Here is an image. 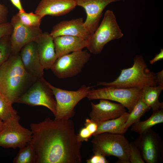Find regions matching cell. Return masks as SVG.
I'll use <instances>...</instances> for the list:
<instances>
[{
  "mask_svg": "<svg viewBox=\"0 0 163 163\" xmlns=\"http://www.w3.org/2000/svg\"><path fill=\"white\" fill-rule=\"evenodd\" d=\"M129 114L126 112L120 117L109 120L98 124V127L92 136L101 133L108 132L111 133L124 134L126 132L123 129Z\"/></svg>",
  "mask_w": 163,
  "mask_h": 163,
  "instance_id": "44dd1931",
  "label": "cell"
},
{
  "mask_svg": "<svg viewBox=\"0 0 163 163\" xmlns=\"http://www.w3.org/2000/svg\"><path fill=\"white\" fill-rule=\"evenodd\" d=\"M35 41L37 46L41 63L44 69H50L57 58L53 38L47 32H43Z\"/></svg>",
  "mask_w": 163,
  "mask_h": 163,
  "instance_id": "ac0fdd59",
  "label": "cell"
},
{
  "mask_svg": "<svg viewBox=\"0 0 163 163\" xmlns=\"http://www.w3.org/2000/svg\"><path fill=\"white\" fill-rule=\"evenodd\" d=\"M90 57L87 50L72 52L58 58L50 69L59 78L73 77L81 72Z\"/></svg>",
  "mask_w": 163,
  "mask_h": 163,
  "instance_id": "30bf717a",
  "label": "cell"
},
{
  "mask_svg": "<svg viewBox=\"0 0 163 163\" xmlns=\"http://www.w3.org/2000/svg\"><path fill=\"white\" fill-rule=\"evenodd\" d=\"M37 79L25 69L19 53L11 54L0 66L1 93L12 104Z\"/></svg>",
  "mask_w": 163,
  "mask_h": 163,
  "instance_id": "7a4b0ae2",
  "label": "cell"
},
{
  "mask_svg": "<svg viewBox=\"0 0 163 163\" xmlns=\"http://www.w3.org/2000/svg\"><path fill=\"white\" fill-rule=\"evenodd\" d=\"M19 20L24 25L30 27H40L41 19L39 15L33 12H18L16 14Z\"/></svg>",
  "mask_w": 163,
  "mask_h": 163,
  "instance_id": "484cf974",
  "label": "cell"
},
{
  "mask_svg": "<svg viewBox=\"0 0 163 163\" xmlns=\"http://www.w3.org/2000/svg\"><path fill=\"white\" fill-rule=\"evenodd\" d=\"M123 35L113 12L108 10L96 30L86 40V47L90 53L98 54L107 43L120 39Z\"/></svg>",
  "mask_w": 163,
  "mask_h": 163,
  "instance_id": "5b68a950",
  "label": "cell"
},
{
  "mask_svg": "<svg viewBox=\"0 0 163 163\" xmlns=\"http://www.w3.org/2000/svg\"><path fill=\"white\" fill-rule=\"evenodd\" d=\"M84 125L92 133V135L97 130L98 126L97 123L88 118L86 119Z\"/></svg>",
  "mask_w": 163,
  "mask_h": 163,
  "instance_id": "1f68e13d",
  "label": "cell"
},
{
  "mask_svg": "<svg viewBox=\"0 0 163 163\" xmlns=\"http://www.w3.org/2000/svg\"><path fill=\"white\" fill-rule=\"evenodd\" d=\"M122 0H75L76 6L85 10L86 17L84 25L90 36L96 30L99 24L102 12L105 7L113 2Z\"/></svg>",
  "mask_w": 163,
  "mask_h": 163,
  "instance_id": "4fadbf2b",
  "label": "cell"
},
{
  "mask_svg": "<svg viewBox=\"0 0 163 163\" xmlns=\"http://www.w3.org/2000/svg\"><path fill=\"white\" fill-rule=\"evenodd\" d=\"M36 163H81L82 142L72 120L45 118L30 125Z\"/></svg>",
  "mask_w": 163,
  "mask_h": 163,
  "instance_id": "6da1fadb",
  "label": "cell"
},
{
  "mask_svg": "<svg viewBox=\"0 0 163 163\" xmlns=\"http://www.w3.org/2000/svg\"><path fill=\"white\" fill-rule=\"evenodd\" d=\"M78 140L82 142L87 141L92 136V133L85 127L81 129L77 134Z\"/></svg>",
  "mask_w": 163,
  "mask_h": 163,
  "instance_id": "4dcf8cb0",
  "label": "cell"
},
{
  "mask_svg": "<svg viewBox=\"0 0 163 163\" xmlns=\"http://www.w3.org/2000/svg\"><path fill=\"white\" fill-rule=\"evenodd\" d=\"M129 161L131 163H145L139 150L133 142H129Z\"/></svg>",
  "mask_w": 163,
  "mask_h": 163,
  "instance_id": "83f0119b",
  "label": "cell"
},
{
  "mask_svg": "<svg viewBox=\"0 0 163 163\" xmlns=\"http://www.w3.org/2000/svg\"><path fill=\"white\" fill-rule=\"evenodd\" d=\"M76 6L75 0H41L34 13L42 18L47 15L59 16L68 14Z\"/></svg>",
  "mask_w": 163,
  "mask_h": 163,
  "instance_id": "e0dca14e",
  "label": "cell"
},
{
  "mask_svg": "<svg viewBox=\"0 0 163 163\" xmlns=\"http://www.w3.org/2000/svg\"><path fill=\"white\" fill-rule=\"evenodd\" d=\"M133 142L139 150L145 163H158L162 161V139L151 129L139 134Z\"/></svg>",
  "mask_w": 163,
  "mask_h": 163,
  "instance_id": "8fae6325",
  "label": "cell"
},
{
  "mask_svg": "<svg viewBox=\"0 0 163 163\" xmlns=\"http://www.w3.org/2000/svg\"><path fill=\"white\" fill-rule=\"evenodd\" d=\"M150 109L143 101L141 95L132 111L129 113L128 117L123 127V129L126 131L133 124L139 121L141 117Z\"/></svg>",
  "mask_w": 163,
  "mask_h": 163,
  "instance_id": "603a6c76",
  "label": "cell"
},
{
  "mask_svg": "<svg viewBox=\"0 0 163 163\" xmlns=\"http://www.w3.org/2000/svg\"><path fill=\"white\" fill-rule=\"evenodd\" d=\"M17 112L12 104L0 93V118L3 121L17 115Z\"/></svg>",
  "mask_w": 163,
  "mask_h": 163,
  "instance_id": "d4e9b609",
  "label": "cell"
},
{
  "mask_svg": "<svg viewBox=\"0 0 163 163\" xmlns=\"http://www.w3.org/2000/svg\"><path fill=\"white\" fill-rule=\"evenodd\" d=\"M163 59V49H161L160 53L156 54L154 58L149 61V63L150 64L152 65L156 62L162 60Z\"/></svg>",
  "mask_w": 163,
  "mask_h": 163,
  "instance_id": "e575fe53",
  "label": "cell"
},
{
  "mask_svg": "<svg viewBox=\"0 0 163 163\" xmlns=\"http://www.w3.org/2000/svg\"><path fill=\"white\" fill-rule=\"evenodd\" d=\"M84 22L82 18L61 21L53 26L50 34L53 38L70 36L87 40L90 35L84 26Z\"/></svg>",
  "mask_w": 163,
  "mask_h": 163,
  "instance_id": "2e32d148",
  "label": "cell"
},
{
  "mask_svg": "<svg viewBox=\"0 0 163 163\" xmlns=\"http://www.w3.org/2000/svg\"><path fill=\"white\" fill-rule=\"evenodd\" d=\"M163 122V109L153 112L151 116L144 121H139L132 125L131 130L141 134L154 126Z\"/></svg>",
  "mask_w": 163,
  "mask_h": 163,
  "instance_id": "7402d4cb",
  "label": "cell"
},
{
  "mask_svg": "<svg viewBox=\"0 0 163 163\" xmlns=\"http://www.w3.org/2000/svg\"><path fill=\"white\" fill-rule=\"evenodd\" d=\"M57 58L69 53L82 50L87 45V40L78 37L61 36L53 38Z\"/></svg>",
  "mask_w": 163,
  "mask_h": 163,
  "instance_id": "d6986e66",
  "label": "cell"
},
{
  "mask_svg": "<svg viewBox=\"0 0 163 163\" xmlns=\"http://www.w3.org/2000/svg\"><path fill=\"white\" fill-rule=\"evenodd\" d=\"M0 93H1V91H0Z\"/></svg>",
  "mask_w": 163,
  "mask_h": 163,
  "instance_id": "74e56055",
  "label": "cell"
},
{
  "mask_svg": "<svg viewBox=\"0 0 163 163\" xmlns=\"http://www.w3.org/2000/svg\"><path fill=\"white\" fill-rule=\"evenodd\" d=\"M53 92L43 77L37 78L15 103L30 106H41L49 109L55 116L56 102Z\"/></svg>",
  "mask_w": 163,
  "mask_h": 163,
  "instance_id": "ba28073f",
  "label": "cell"
},
{
  "mask_svg": "<svg viewBox=\"0 0 163 163\" xmlns=\"http://www.w3.org/2000/svg\"><path fill=\"white\" fill-rule=\"evenodd\" d=\"M8 13L7 8L0 2V24L7 22Z\"/></svg>",
  "mask_w": 163,
  "mask_h": 163,
  "instance_id": "d6a6232c",
  "label": "cell"
},
{
  "mask_svg": "<svg viewBox=\"0 0 163 163\" xmlns=\"http://www.w3.org/2000/svg\"><path fill=\"white\" fill-rule=\"evenodd\" d=\"M163 90V86H146L142 90L141 97L144 102L150 108L153 112L163 108V102L159 100V96Z\"/></svg>",
  "mask_w": 163,
  "mask_h": 163,
  "instance_id": "ffe728a7",
  "label": "cell"
},
{
  "mask_svg": "<svg viewBox=\"0 0 163 163\" xmlns=\"http://www.w3.org/2000/svg\"><path fill=\"white\" fill-rule=\"evenodd\" d=\"M10 35L0 40V66L5 62L11 54Z\"/></svg>",
  "mask_w": 163,
  "mask_h": 163,
  "instance_id": "4316f807",
  "label": "cell"
},
{
  "mask_svg": "<svg viewBox=\"0 0 163 163\" xmlns=\"http://www.w3.org/2000/svg\"><path fill=\"white\" fill-rule=\"evenodd\" d=\"M10 23L12 27L10 37L12 54L20 53L25 45L35 41L43 33L40 27H30L22 24L16 14L13 16Z\"/></svg>",
  "mask_w": 163,
  "mask_h": 163,
  "instance_id": "7c38bea8",
  "label": "cell"
},
{
  "mask_svg": "<svg viewBox=\"0 0 163 163\" xmlns=\"http://www.w3.org/2000/svg\"><path fill=\"white\" fill-rule=\"evenodd\" d=\"M20 117L17 115L4 121L0 131V146L5 148H20L31 140V130L22 126L19 123Z\"/></svg>",
  "mask_w": 163,
  "mask_h": 163,
  "instance_id": "9c48e42d",
  "label": "cell"
},
{
  "mask_svg": "<svg viewBox=\"0 0 163 163\" xmlns=\"http://www.w3.org/2000/svg\"><path fill=\"white\" fill-rule=\"evenodd\" d=\"M91 142L93 154L113 156L122 163H129V143L124 134L104 132L94 135Z\"/></svg>",
  "mask_w": 163,
  "mask_h": 163,
  "instance_id": "277c9868",
  "label": "cell"
},
{
  "mask_svg": "<svg viewBox=\"0 0 163 163\" xmlns=\"http://www.w3.org/2000/svg\"><path fill=\"white\" fill-rule=\"evenodd\" d=\"M142 88H117L104 86L91 89L87 96L90 100L103 99L117 102L130 113L140 98Z\"/></svg>",
  "mask_w": 163,
  "mask_h": 163,
  "instance_id": "52a82bcc",
  "label": "cell"
},
{
  "mask_svg": "<svg viewBox=\"0 0 163 163\" xmlns=\"http://www.w3.org/2000/svg\"><path fill=\"white\" fill-rule=\"evenodd\" d=\"M12 31V27L10 23L0 24V40L5 36L11 35Z\"/></svg>",
  "mask_w": 163,
  "mask_h": 163,
  "instance_id": "f1b7e54d",
  "label": "cell"
},
{
  "mask_svg": "<svg viewBox=\"0 0 163 163\" xmlns=\"http://www.w3.org/2000/svg\"><path fill=\"white\" fill-rule=\"evenodd\" d=\"M158 85L155 73L148 68L143 56L136 55L130 67L122 69L119 76L114 81L99 82L97 86L117 88H142L146 86Z\"/></svg>",
  "mask_w": 163,
  "mask_h": 163,
  "instance_id": "3957f363",
  "label": "cell"
},
{
  "mask_svg": "<svg viewBox=\"0 0 163 163\" xmlns=\"http://www.w3.org/2000/svg\"><path fill=\"white\" fill-rule=\"evenodd\" d=\"M155 75L158 85L163 86V70L158 72Z\"/></svg>",
  "mask_w": 163,
  "mask_h": 163,
  "instance_id": "d590c367",
  "label": "cell"
},
{
  "mask_svg": "<svg viewBox=\"0 0 163 163\" xmlns=\"http://www.w3.org/2000/svg\"><path fill=\"white\" fill-rule=\"evenodd\" d=\"M10 1L12 4L18 9L19 12L23 13L25 11L22 7L21 0H10Z\"/></svg>",
  "mask_w": 163,
  "mask_h": 163,
  "instance_id": "836d02e7",
  "label": "cell"
},
{
  "mask_svg": "<svg viewBox=\"0 0 163 163\" xmlns=\"http://www.w3.org/2000/svg\"><path fill=\"white\" fill-rule=\"evenodd\" d=\"M56 100L55 120L69 119L75 114V107L83 98L87 97L91 87L83 85L75 91H68L54 87L47 81Z\"/></svg>",
  "mask_w": 163,
  "mask_h": 163,
  "instance_id": "8992f818",
  "label": "cell"
},
{
  "mask_svg": "<svg viewBox=\"0 0 163 163\" xmlns=\"http://www.w3.org/2000/svg\"><path fill=\"white\" fill-rule=\"evenodd\" d=\"M4 123V121H3L0 118V131L2 129Z\"/></svg>",
  "mask_w": 163,
  "mask_h": 163,
  "instance_id": "8d00e7d4",
  "label": "cell"
},
{
  "mask_svg": "<svg viewBox=\"0 0 163 163\" xmlns=\"http://www.w3.org/2000/svg\"><path fill=\"white\" fill-rule=\"evenodd\" d=\"M91 110L89 115L90 119L98 124L103 122L117 118L127 112L126 108L120 103L109 100L101 99L99 102H91Z\"/></svg>",
  "mask_w": 163,
  "mask_h": 163,
  "instance_id": "5bb4252c",
  "label": "cell"
},
{
  "mask_svg": "<svg viewBox=\"0 0 163 163\" xmlns=\"http://www.w3.org/2000/svg\"><path fill=\"white\" fill-rule=\"evenodd\" d=\"M19 149L18 153L13 159V163H36V152L31 141L26 145Z\"/></svg>",
  "mask_w": 163,
  "mask_h": 163,
  "instance_id": "cb8c5ba5",
  "label": "cell"
},
{
  "mask_svg": "<svg viewBox=\"0 0 163 163\" xmlns=\"http://www.w3.org/2000/svg\"><path fill=\"white\" fill-rule=\"evenodd\" d=\"M87 163H108L109 161L106 157L99 153L94 154V155L89 159L86 160Z\"/></svg>",
  "mask_w": 163,
  "mask_h": 163,
  "instance_id": "f546056e",
  "label": "cell"
},
{
  "mask_svg": "<svg viewBox=\"0 0 163 163\" xmlns=\"http://www.w3.org/2000/svg\"><path fill=\"white\" fill-rule=\"evenodd\" d=\"M20 52L21 61L27 72L36 78L43 77L44 69L40 61L36 42L29 43Z\"/></svg>",
  "mask_w": 163,
  "mask_h": 163,
  "instance_id": "9a60e30c",
  "label": "cell"
}]
</instances>
